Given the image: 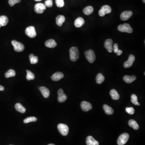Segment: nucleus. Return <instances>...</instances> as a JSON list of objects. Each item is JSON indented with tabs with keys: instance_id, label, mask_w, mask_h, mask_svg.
<instances>
[{
	"instance_id": "nucleus-1",
	"label": "nucleus",
	"mask_w": 145,
	"mask_h": 145,
	"mask_svg": "<svg viewBox=\"0 0 145 145\" xmlns=\"http://www.w3.org/2000/svg\"><path fill=\"white\" fill-rule=\"evenodd\" d=\"M70 58L72 61H76L79 58V51L75 47L71 48L70 50Z\"/></svg>"
},
{
	"instance_id": "nucleus-2",
	"label": "nucleus",
	"mask_w": 145,
	"mask_h": 145,
	"mask_svg": "<svg viewBox=\"0 0 145 145\" xmlns=\"http://www.w3.org/2000/svg\"><path fill=\"white\" fill-rule=\"evenodd\" d=\"M118 29L122 32H127L128 33H132L133 32V29L130 25L128 24H124L119 25L118 27Z\"/></svg>"
},
{
	"instance_id": "nucleus-3",
	"label": "nucleus",
	"mask_w": 145,
	"mask_h": 145,
	"mask_svg": "<svg viewBox=\"0 0 145 145\" xmlns=\"http://www.w3.org/2000/svg\"><path fill=\"white\" fill-rule=\"evenodd\" d=\"M85 55L89 62L93 63L96 60V55L94 51L92 50H89L85 51Z\"/></svg>"
},
{
	"instance_id": "nucleus-4",
	"label": "nucleus",
	"mask_w": 145,
	"mask_h": 145,
	"mask_svg": "<svg viewBox=\"0 0 145 145\" xmlns=\"http://www.w3.org/2000/svg\"><path fill=\"white\" fill-rule=\"evenodd\" d=\"M129 135L128 133H125L120 135L117 140V144L118 145H124L129 140Z\"/></svg>"
},
{
	"instance_id": "nucleus-5",
	"label": "nucleus",
	"mask_w": 145,
	"mask_h": 145,
	"mask_svg": "<svg viewBox=\"0 0 145 145\" xmlns=\"http://www.w3.org/2000/svg\"><path fill=\"white\" fill-rule=\"evenodd\" d=\"M11 44L13 46L14 49L17 52H21L24 50V44L21 42H18L15 40H12Z\"/></svg>"
},
{
	"instance_id": "nucleus-6",
	"label": "nucleus",
	"mask_w": 145,
	"mask_h": 145,
	"mask_svg": "<svg viewBox=\"0 0 145 145\" xmlns=\"http://www.w3.org/2000/svg\"><path fill=\"white\" fill-rule=\"evenodd\" d=\"M57 127L58 131L62 135L66 136L68 134L69 129L68 127L65 124L62 123L59 124Z\"/></svg>"
},
{
	"instance_id": "nucleus-7",
	"label": "nucleus",
	"mask_w": 145,
	"mask_h": 145,
	"mask_svg": "<svg viewBox=\"0 0 145 145\" xmlns=\"http://www.w3.org/2000/svg\"><path fill=\"white\" fill-rule=\"evenodd\" d=\"M112 11L111 8L108 5L103 6L99 11V15L100 16L103 17L107 14L110 13Z\"/></svg>"
},
{
	"instance_id": "nucleus-8",
	"label": "nucleus",
	"mask_w": 145,
	"mask_h": 145,
	"mask_svg": "<svg viewBox=\"0 0 145 145\" xmlns=\"http://www.w3.org/2000/svg\"><path fill=\"white\" fill-rule=\"evenodd\" d=\"M26 34L28 36L31 38H34L36 36V32L35 27L34 26H29L26 29Z\"/></svg>"
},
{
	"instance_id": "nucleus-9",
	"label": "nucleus",
	"mask_w": 145,
	"mask_h": 145,
	"mask_svg": "<svg viewBox=\"0 0 145 145\" xmlns=\"http://www.w3.org/2000/svg\"><path fill=\"white\" fill-rule=\"evenodd\" d=\"M35 12L38 14H42L44 12L45 10L46 9V6L44 4L41 3H39L36 4L35 6Z\"/></svg>"
},
{
	"instance_id": "nucleus-10",
	"label": "nucleus",
	"mask_w": 145,
	"mask_h": 145,
	"mask_svg": "<svg viewBox=\"0 0 145 145\" xmlns=\"http://www.w3.org/2000/svg\"><path fill=\"white\" fill-rule=\"evenodd\" d=\"M58 101L60 103L65 102L67 99V96L65 93H64L63 89H60L58 91Z\"/></svg>"
},
{
	"instance_id": "nucleus-11",
	"label": "nucleus",
	"mask_w": 145,
	"mask_h": 145,
	"mask_svg": "<svg viewBox=\"0 0 145 145\" xmlns=\"http://www.w3.org/2000/svg\"><path fill=\"white\" fill-rule=\"evenodd\" d=\"M135 60V56L132 55H130L128 60L124 63V67L125 68H129L131 67H132Z\"/></svg>"
},
{
	"instance_id": "nucleus-12",
	"label": "nucleus",
	"mask_w": 145,
	"mask_h": 145,
	"mask_svg": "<svg viewBox=\"0 0 145 145\" xmlns=\"http://www.w3.org/2000/svg\"><path fill=\"white\" fill-rule=\"evenodd\" d=\"M113 41L111 39H108L105 41L104 46L109 52H112L113 51Z\"/></svg>"
},
{
	"instance_id": "nucleus-13",
	"label": "nucleus",
	"mask_w": 145,
	"mask_h": 145,
	"mask_svg": "<svg viewBox=\"0 0 145 145\" xmlns=\"http://www.w3.org/2000/svg\"><path fill=\"white\" fill-rule=\"evenodd\" d=\"M132 11H123L120 14V19L123 21H126L129 19L133 15Z\"/></svg>"
},
{
	"instance_id": "nucleus-14",
	"label": "nucleus",
	"mask_w": 145,
	"mask_h": 145,
	"mask_svg": "<svg viewBox=\"0 0 145 145\" xmlns=\"http://www.w3.org/2000/svg\"><path fill=\"white\" fill-rule=\"evenodd\" d=\"M81 109L85 112H87L92 109V105L90 103L86 101H83L81 104Z\"/></svg>"
},
{
	"instance_id": "nucleus-15",
	"label": "nucleus",
	"mask_w": 145,
	"mask_h": 145,
	"mask_svg": "<svg viewBox=\"0 0 145 145\" xmlns=\"http://www.w3.org/2000/svg\"><path fill=\"white\" fill-rule=\"evenodd\" d=\"M86 142L87 145H99V142L94 139V138L91 136L87 137L86 140Z\"/></svg>"
},
{
	"instance_id": "nucleus-16",
	"label": "nucleus",
	"mask_w": 145,
	"mask_h": 145,
	"mask_svg": "<svg viewBox=\"0 0 145 145\" xmlns=\"http://www.w3.org/2000/svg\"><path fill=\"white\" fill-rule=\"evenodd\" d=\"M39 89H40V90L41 91L42 94L45 98H48L50 94V92L49 90L47 88L44 86H42V87H39Z\"/></svg>"
},
{
	"instance_id": "nucleus-17",
	"label": "nucleus",
	"mask_w": 145,
	"mask_h": 145,
	"mask_svg": "<svg viewBox=\"0 0 145 145\" xmlns=\"http://www.w3.org/2000/svg\"><path fill=\"white\" fill-rule=\"evenodd\" d=\"M64 77L63 73L60 72H56L51 76V79L54 81H58Z\"/></svg>"
},
{
	"instance_id": "nucleus-18",
	"label": "nucleus",
	"mask_w": 145,
	"mask_h": 145,
	"mask_svg": "<svg viewBox=\"0 0 145 145\" xmlns=\"http://www.w3.org/2000/svg\"><path fill=\"white\" fill-rule=\"evenodd\" d=\"M45 45L46 47L49 48H54L57 47V44L53 39H49L46 41Z\"/></svg>"
},
{
	"instance_id": "nucleus-19",
	"label": "nucleus",
	"mask_w": 145,
	"mask_h": 145,
	"mask_svg": "<svg viewBox=\"0 0 145 145\" xmlns=\"http://www.w3.org/2000/svg\"><path fill=\"white\" fill-rule=\"evenodd\" d=\"M85 24V21L82 18L79 17L75 20L74 25L76 27H80Z\"/></svg>"
},
{
	"instance_id": "nucleus-20",
	"label": "nucleus",
	"mask_w": 145,
	"mask_h": 145,
	"mask_svg": "<svg viewBox=\"0 0 145 145\" xmlns=\"http://www.w3.org/2000/svg\"><path fill=\"white\" fill-rule=\"evenodd\" d=\"M123 79L124 81L126 83H130L136 80V77L135 75H133L132 76L129 75H125L123 77Z\"/></svg>"
},
{
	"instance_id": "nucleus-21",
	"label": "nucleus",
	"mask_w": 145,
	"mask_h": 145,
	"mask_svg": "<svg viewBox=\"0 0 145 145\" xmlns=\"http://www.w3.org/2000/svg\"><path fill=\"white\" fill-rule=\"evenodd\" d=\"M65 17L62 15L58 16L56 18V23L58 26H61L65 22Z\"/></svg>"
},
{
	"instance_id": "nucleus-22",
	"label": "nucleus",
	"mask_w": 145,
	"mask_h": 145,
	"mask_svg": "<svg viewBox=\"0 0 145 145\" xmlns=\"http://www.w3.org/2000/svg\"><path fill=\"white\" fill-rule=\"evenodd\" d=\"M103 109L107 115H111L114 112V110L111 107L109 106L106 104H104L103 107Z\"/></svg>"
},
{
	"instance_id": "nucleus-23",
	"label": "nucleus",
	"mask_w": 145,
	"mask_h": 145,
	"mask_svg": "<svg viewBox=\"0 0 145 145\" xmlns=\"http://www.w3.org/2000/svg\"><path fill=\"white\" fill-rule=\"evenodd\" d=\"M110 96L114 100H118L119 99L120 96L118 94V92L115 89H112L110 91Z\"/></svg>"
},
{
	"instance_id": "nucleus-24",
	"label": "nucleus",
	"mask_w": 145,
	"mask_h": 145,
	"mask_svg": "<svg viewBox=\"0 0 145 145\" xmlns=\"http://www.w3.org/2000/svg\"><path fill=\"white\" fill-rule=\"evenodd\" d=\"M9 20L7 17L2 16L0 17V24L1 26H5L8 23Z\"/></svg>"
},
{
	"instance_id": "nucleus-25",
	"label": "nucleus",
	"mask_w": 145,
	"mask_h": 145,
	"mask_svg": "<svg viewBox=\"0 0 145 145\" xmlns=\"http://www.w3.org/2000/svg\"><path fill=\"white\" fill-rule=\"evenodd\" d=\"M15 108L16 110L21 113H24L26 112V109L20 103H17L15 105Z\"/></svg>"
},
{
	"instance_id": "nucleus-26",
	"label": "nucleus",
	"mask_w": 145,
	"mask_h": 145,
	"mask_svg": "<svg viewBox=\"0 0 145 145\" xmlns=\"http://www.w3.org/2000/svg\"><path fill=\"white\" fill-rule=\"evenodd\" d=\"M129 125L130 127L135 130H138L139 128V126L137 123L134 120L131 119L129 120Z\"/></svg>"
},
{
	"instance_id": "nucleus-27",
	"label": "nucleus",
	"mask_w": 145,
	"mask_h": 145,
	"mask_svg": "<svg viewBox=\"0 0 145 145\" xmlns=\"http://www.w3.org/2000/svg\"><path fill=\"white\" fill-rule=\"evenodd\" d=\"M104 79H105V78L102 74L100 73H98V75H97L96 77V83L98 84H101L103 83V81H104Z\"/></svg>"
},
{
	"instance_id": "nucleus-28",
	"label": "nucleus",
	"mask_w": 145,
	"mask_h": 145,
	"mask_svg": "<svg viewBox=\"0 0 145 145\" xmlns=\"http://www.w3.org/2000/svg\"><path fill=\"white\" fill-rule=\"evenodd\" d=\"M94 11V8L92 6H89L83 9V12L85 15H89L91 14Z\"/></svg>"
},
{
	"instance_id": "nucleus-29",
	"label": "nucleus",
	"mask_w": 145,
	"mask_h": 145,
	"mask_svg": "<svg viewBox=\"0 0 145 145\" xmlns=\"http://www.w3.org/2000/svg\"><path fill=\"white\" fill-rule=\"evenodd\" d=\"M113 51H114L115 53H117V55L118 56H120L123 53L122 50L119 49L118 44L117 43H115L113 45Z\"/></svg>"
},
{
	"instance_id": "nucleus-30",
	"label": "nucleus",
	"mask_w": 145,
	"mask_h": 145,
	"mask_svg": "<svg viewBox=\"0 0 145 145\" xmlns=\"http://www.w3.org/2000/svg\"><path fill=\"white\" fill-rule=\"evenodd\" d=\"M16 75V72L13 70H9L5 73V77L6 78L14 77Z\"/></svg>"
},
{
	"instance_id": "nucleus-31",
	"label": "nucleus",
	"mask_w": 145,
	"mask_h": 145,
	"mask_svg": "<svg viewBox=\"0 0 145 145\" xmlns=\"http://www.w3.org/2000/svg\"><path fill=\"white\" fill-rule=\"evenodd\" d=\"M27 75L26 79L27 80L29 81L31 80H33L35 78V75L32 72H31L30 71L27 70Z\"/></svg>"
},
{
	"instance_id": "nucleus-32",
	"label": "nucleus",
	"mask_w": 145,
	"mask_h": 145,
	"mask_svg": "<svg viewBox=\"0 0 145 145\" xmlns=\"http://www.w3.org/2000/svg\"><path fill=\"white\" fill-rule=\"evenodd\" d=\"M29 58L32 64H36L38 62V57L34 56L33 54L29 55Z\"/></svg>"
},
{
	"instance_id": "nucleus-33",
	"label": "nucleus",
	"mask_w": 145,
	"mask_h": 145,
	"mask_svg": "<svg viewBox=\"0 0 145 145\" xmlns=\"http://www.w3.org/2000/svg\"><path fill=\"white\" fill-rule=\"evenodd\" d=\"M131 101L134 105L140 106V104L138 102V97L135 94H133L131 96Z\"/></svg>"
},
{
	"instance_id": "nucleus-34",
	"label": "nucleus",
	"mask_w": 145,
	"mask_h": 145,
	"mask_svg": "<svg viewBox=\"0 0 145 145\" xmlns=\"http://www.w3.org/2000/svg\"><path fill=\"white\" fill-rule=\"evenodd\" d=\"M37 119L36 117H30L26 118L24 120V123H29L32 122L36 121Z\"/></svg>"
},
{
	"instance_id": "nucleus-35",
	"label": "nucleus",
	"mask_w": 145,
	"mask_h": 145,
	"mask_svg": "<svg viewBox=\"0 0 145 145\" xmlns=\"http://www.w3.org/2000/svg\"><path fill=\"white\" fill-rule=\"evenodd\" d=\"M56 5L58 7H62L64 6V0H55Z\"/></svg>"
},
{
	"instance_id": "nucleus-36",
	"label": "nucleus",
	"mask_w": 145,
	"mask_h": 145,
	"mask_svg": "<svg viewBox=\"0 0 145 145\" xmlns=\"http://www.w3.org/2000/svg\"><path fill=\"white\" fill-rule=\"evenodd\" d=\"M21 0H9L8 1L9 3L10 6H13L15 4L20 3Z\"/></svg>"
},
{
	"instance_id": "nucleus-37",
	"label": "nucleus",
	"mask_w": 145,
	"mask_h": 145,
	"mask_svg": "<svg viewBox=\"0 0 145 145\" xmlns=\"http://www.w3.org/2000/svg\"><path fill=\"white\" fill-rule=\"evenodd\" d=\"M126 111L129 114L132 115L134 114V112H135V110L133 107H127L126 108Z\"/></svg>"
},
{
	"instance_id": "nucleus-38",
	"label": "nucleus",
	"mask_w": 145,
	"mask_h": 145,
	"mask_svg": "<svg viewBox=\"0 0 145 145\" xmlns=\"http://www.w3.org/2000/svg\"><path fill=\"white\" fill-rule=\"evenodd\" d=\"M44 5L48 7H51L53 5L52 0H47L45 2Z\"/></svg>"
},
{
	"instance_id": "nucleus-39",
	"label": "nucleus",
	"mask_w": 145,
	"mask_h": 145,
	"mask_svg": "<svg viewBox=\"0 0 145 145\" xmlns=\"http://www.w3.org/2000/svg\"><path fill=\"white\" fill-rule=\"evenodd\" d=\"M4 89H5L4 87L3 86L0 85V91H3L4 90Z\"/></svg>"
},
{
	"instance_id": "nucleus-40",
	"label": "nucleus",
	"mask_w": 145,
	"mask_h": 145,
	"mask_svg": "<svg viewBox=\"0 0 145 145\" xmlns=\"http://www.w3.org/2000/svg\"><path fill=\"white\" fill-rule=\"evenodd\" d=\"M34 1H41L42 0H34Z\"/></svg>"
},
{
	"instance_id": "nucleus-41",
	"label": "nucleus",
	"mask_w": 145,
	"mask_h": 145,
	"mask_svg": "<svg viewBox=\"0 0 145 145\" xmlns=\"http://www.w3.org/2000/svg\"><path fill=\"white\" fill-rule=\"evenodd\" d=\"M55 145V144H49V145Z\"/></svg>"
},
{
	"instance_id": "nucleus-42",
	"label": "nucleus",
	"mask_w": 145,
	"mask_h": 145,
	"mask_svg": "<svg viewBox=\"0 0 145 145\" xmlns=\"http://www.w3.org/2000/svg\"><path fill=\"white\" fill-rule=\"evenodd\" d=\"M143 2L144 3H145V0H143Z\"/></svg>"
},
{
	"instance_id": "nucleus-43",
	"label": "nucleus",
	"mask_w": 145,
	"mask_h": 145,
	"mask_svg": "<svg viewBox=\"0 0 145 145\" xmlns=\"http://www.w3.org/2000/svg\"><path fill=\"white\" fill-rule=\"evenodd\" d=\"M1 27V24H0V27Z\"/></svg>"
},
{
	"instance_id": "nucleus-44",
	"label": "nucleus",
	"mask_w": 145,
	"mask_h": 145,
	"mask_svg": "<svg viewBox=\"0 0 145 145\" xmlns=\"http://www.w3.org/2000/svg\"></svg>"
}]
</instances>
